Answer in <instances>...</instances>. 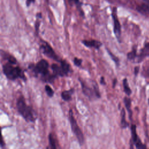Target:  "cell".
<instances>
[{
  "mask_svg": "<svg viewBox=\"0 0 149 149\" xmlns=\"http://www.w3.org/2000/svg\"><path fill=\"white\" fill-rule=\"evenodd\" d=\"M28 69L33 73L36 78L40 77L41 80L45 83H52L57 78L53 73L49 70V63L44 59H42L36 63H31L28 66Z\"/></svg>",
  "mask_w": 149,
  "mask_h": 149,
  "instance_id": "cell-1",
  "label": "cell"
},
{
  "mask_svg": "<svg viewBox=\"0 0 149 149\" xmlns=\"http://www.w3.org/2000/svg\"><path fill=\"white\" fill-rule=\"evenodd\" d=\"M79 81L81 84L82 90L83 95L90 100L93 101L101 98V96L99 87L96 81L93 80L87 81L81 78H79Z\"/></svg>",
  "mask_w": 149,
  "mask_h": 149,
  "instance_id": "cell-2",
  "label": "cell"
},
{
  "mask_svg": "<svg viewBox=\"0 0 149 149\" xmlns=\"http://www.w3.org/2000/svg\"><path fill=\"white\" fill-rule=\"evenodd\" d=\"M17 108L18 113L27 122H35L37 117L33 108L28 106L23 96L21 95L17 101Z\"/></svg>",
  "mask_w": 149,
  "mask_h": 149,
  "instance_id": "cell-3",
  "label": "cell"
},
{
  "mask_svg": "<svg viewBox=\"0 0 149 149\" xmlns=\"http://www.w3.org/2000/svg\"><path fill=\"white\" fill-rule=\"evenodd\" d=\"M8 62L3 65V71L6 78L14 81L18 79H21L24 82H26L27 78L25 74V71L19 66H15Z\"/></svg>",
  "mask_w": 149,
  "mask_h": 149,
  "instance_id": "cell-4",
  "label": "cell"
},
{
  "mask_svg": "<svg viewBox=\"0 0 149 149\" xmlns=\"http://www.w3.org/2000/svg\"><path fill=\"white\" fill-rule=\"evenodd\" d=\"M69 120L72 132L74 135L76 136L80 146H82L85 143L84 135L81 129L79 126L75 118L73 116V113L72 109H70L69 111Z\"/></svg>",
  "mask_w": 149,
  "mask_h": 149,
  "instance_id": "cell-5",
  "label": "cell"
},
{
  "mask_svg": "<svg viewBox=\"0 0 149 149\" xmlns=\"http://www.w3.org/2000/svg\"><path fill=\"white\" fill-rule=\"evenodd\" d=\"M59 64L52 63L51 65V69L53 74L56 78L67 77L71 72L70 64L65 59H62Z\"/></svg>",
  "mask_w": 149,
  "mask_h": 149,
  "instance_id": "cell-6",
  "label": "cell"
},
{
  "mask_svg": "<svg viewBox=\"0 0 149 149\" xmlns=\"http://www.w3.org/2000/svg\"><path fill=\"white\" fill-rule=\"evenodd\" d=\"M40 50L41 52L48 58L60 63L62 59L60 58L55 52L52 47L46 41L41 40V44L40 46Z\"/></svg>",
  "mask_w": 149,
  "mask_h": 149,
  "instance_id": "cell-7",
  "label": "cell"
},
{
  "mask_svg": "<svg viewBox=\"0 0 149 149\" xmlns=\"http://www.w3.org/2000/svg\"><path fill=\"white\" fill-rule=\"evenodd\" d=\"M117 8L114 7L112 10V18L114 22V33L115 35L116 38L117 39L119 42L121 41V26L119 19L117 16Z\"/></svg>",
  "mask_w": 149,
  "mask_h": 149,
  "instance_id": "cell-8",
  "label": "cell"
},
{
  "mask_svg": "<svg viewBox=\"0 0 149 149\" xmlns=\"http://www.w3.org/2000/svg\"><path fill=\"white\" fill-rule=\"evenodd\" d=\"M131 134H132V140L133 143L136 146V147L137 148L143 149L146 148V146L143 144L140 139L139 138L137 133H136V127L135 125H132L131 126Z\"/></svg>",
  "mask_w": 149,
  "mask_h": 149,
  "instance_id": "cell-9",
  "label": "cell"
},
{
  "mask_svg": "<svg viewBox=\"0 0 149 149\" xmlns=\"http://www.w3.org/2000/svg\"><path fill=\"white\" fill-rule=\"evenodd\" d=\"M82 43L88 48H92L96 50H99L103 46L101 41L97 40H83L82 41Z\"/></svg>",
  "mask_w": 149,
  "mask_h": 149,
  "instance_id": "cell-10",
  "label": "cell"
},
{
  "mask_svg": "<svg viewBox=\"0 0 149 149\" xmlns=\"http://www.w3.org/2000/svg\"><path fill=\"white\" fill-rule=\"evenodd\" d=\"M1 55L2 58L5 61H7V62L14 65H16L17 63V60L16 58L13 55H12L11 54H10V53L7 52L3 50H1Z\"/></svg>",
  "mask_w": 149,
  "mask_h": 149,
  "instance_id": "cell-11",
  "label": "cell"
},
{
  "mask_svg": "<svg viewBox=\"0 0 149 149\" xmlns=\"http://www.w3.org/2000/svg\"><path fill=\"white\" fill-rule=\"evenodd\" d=\"M74 92V89L73 88H72L68 90L63 91L61 94L62 99L65 101H70L72 100V97Z\"/></svg>",
  "mask_w": 149,
  "mask_h": 149,
  "instance_id": "cell-12",
  "label": "cell"
},
{
  "mask_svg": "<svg viewBox=\"0 0 149 149\" xmlns=\"http://www.w3.org/2000/svg\"><path fill=\"white\" fill-rule=\"evenodd\" d=\"M136 10L139 13L143 15H149V6L147 4H143L140 6H138L136 8Z\"/></svg>",
  "mask_w": 149,
  "mask_h": 149,
  "instance_id": "cell-13",
  "label": "cell"
},
{
  "mask_svg": "<svg viewBox=\"0 0 149 149\" xmlns=\"http://www.w3.org/2000/svg\"><path fill=\"white\" fill-rule=\"evenodd\" d=\"M121 126L122 128L125 129L128 126L129 123L126 121V112H125V111L124 108H122L121 110Z\"/></svg>",
  "mask_w": 149,
  "mask_h": 149,
  "instance_id": "cell-14",
  "label": "cell"
},
{
  "mask_svg": "<svg viewBox=\"0 0 149 149\" xmlns=\"http://www.w3.org/2000/svg\"><path fill=\"white\" fill-rule=\"evenodd\" d=\"M123 103H124L125 107H126V110H127V111L129 113V119L131 120L132 119V110H131V108H130L131 100L129 98L125 97L123 99Z\"/></svg>",
  "mask_w": 149,
  "mask_h": 149,
  "instance_id": "cell-15",
  "label": "cell"
},
{
  "mask_svg": "<svg viewBox=\"0 0 149 149\" xmlns=\"http://www.w3.org/2000/svg\"><path fill=\"white\" fill-rule=\"evenodd\" d=\"M149 55V43H147L145 45L143 48L141 50V52L139 56V62L141 61L145 57Z\"/></svg>",
  "mask_w": 149,
  "mask_h": 149,
  "instance_id": "cell-16",
  "label": "cell"
},
{
  "mask_svg": "<svg viewBox=\"0 0 149 149\" xmlns=\"http://www.w3.org/2000/svg\"><path fill=\"white\" fill-rule=\"evenodd\" d=\"M48 141L50 147L51 148L55 149L57 148V144H56V139L54 138L52 133H50L48 135Z\"/></svg>",
  "mask_w": 149,
  "mask_h": 149,
  "instance_id": "cell-17",
  "label": "cell"
},
{
  "mask_svg": "<svg viewBox=\"0 0 149 149\" xmlns=\"http://www.w3.org/2000/svg\"><path fill=\"white\" fill-rule=\"evenodd\" d=\"M123 90H124L125 93L128 96H130L132 93V90L129 86V84H128L126 78H125L123 80Z\"/></svg>",
  "mask_w": 149,
  "mask_h": 149,
  "instance_id": "cell-18",
  "label": "cell"
},
{
  "mask_svg": "<svg viewBox=\"0 0 149 149\" xmlns=\"http://www.w3.org/2000/svg\"><path fill=\"white\" fill-rule=\"evenodd\" d=\"M106 50H107V51L108 55H110V58H111L112 59V60L115 62V65H116L117 66H119V64H120V61H119V58H118L117 56H115L109 49L106 48Z\"/></svg>",
  "mask_w": 149,
  "mask_h": 149,
  "instance_id": "cell-19",
  "label": "cell"
},
{
  "mask_svg": "<svg viewBox=\"0 0 149 149\" xmlns=\"http://www.w3.org/2000/svg\"><path fill=\"white\" fill-rule=\"evenodd\" d=\"M136 51H137V49H136V47L134 46L132 48V50L129 52V53H128L127 54V58L129 60H133L135 59V58L136 57Z\"/></svg>",
  "mask_w": 149,
  "mask_h": 149,
  "instance_id": "cell-20",
  "label": "cell"
},
{
  "mask_svg": "<svg viewBox=\"0 0 149 149\" xmlns=\"http://www.w3.org/2000/svg\"><path fill=\"white\" fill-rule=\"evenodd\" d=\"M45 91L46 92L47 95L50 97L52 98L54 96V91L53 90V89L50 87V86H49L48 85H46L45 86Z\"/></svg>",
  "mask_w": 149,
  "mask_h": 149,
  "instance_id": "cell-21",
  "label": "cell"
},
{
  "mask_svg": "<svg viewBox=\"0 0 149 149\" xmlns=\"http://www.w3.org/2000/svg\"><path fill=\"white\" fill-rule=\"evenodd\" d=\"M82 62H83V60L82 59L78 58L77 57H74L73 58V63L76 66H78V67L81 66L82 64Z\"/></svg>",
  "mask_w": 149,
  "mask_h": 149,
  "instance_id": "cell-22",
  "label": "cell"
},
{
  "mask_svg": "<svg viewBox=\"0 0 149 149\" xmlns=\"http://www.w3.org/2000/svg\"><path fill=\"white\" fill-rule=\"evenodd\" d=\"M39 19H40V18H37V20H36V23H35V29H36V33L37 34H39V27H40V22L39 21Z\"/></svg>",
  "mask_w": 149,
  "mask_h": 149,
  "instance_id": "cell-23",
  "label": "cell"
},
{
  "mask_svg": "<svg viewBox=\"0 0 149 149\" xmlns=\"http://www.w3.org/2000/svg\"><path fill=\"white\" fill-rule=\"evenodd\" d=\"M35 2V0H26V6L29 7L31 4L34 3Z\"/></svg>",
  "mask_w": 149,
  "mask_h": 149,
  "instance_id": "cell-24",
  "label": "cell"
},
{
  "mask_svg": "<svg viewBox=\"0 0 149 149\" xmlns=\"http://www.w3.org/2000/svg\"><path fill=\"white\" fill-rule=\"evenodd\" d=\"M100 83L101 85H106V82L105 81V79L104 77H101L100 78Z\"/></svg>",
  "mask_w": 149,
  "mask_h": 149,
  "instance_id": "cell-25",
  "label": "cell"
},
{
  "mask_svg": "<svg viewBox=\"0 0 149 149\" xmlns=\"http://www.w3.org/2000/svg\"><path fill=\"white\" fill-rule=\"evenodd\" d=\"M117 78H115L113 81H112V88L114 89L116 85H117Z\"/></svg>",
  "mask_w": 149,
  "mask_h": 149,
  "instance_id": "cell-26",
  "label": "cell"
},
{
  "mask_svg": "<svg viewBox=\"0 0 149 149\" xmlns=\"http://www.w3.org/2000/svg\"><path fill=\"white\" fill-rule=\"evenodd\" d=\"M139 68L138 66H136V67H135V71H134V73H135V74L136 76L137 74H138V73H139Z\"/></svg>",
  "mask_w": 149,
  "mask_h": 149,
  "instance_id": "cell-27",
  "label": "cell"
},
{
  "mask_svg": "<svg viewBox=\"0 0 149 149\" xmlns=\"http://www.w3.org/2000/svg\"><path fill=\"white\" fill-rule=\"evenodd\" d=\"M5 143L4 142V140H3V137L2 136V138H1V147L3 148L4 146H5Z\"/></svg>",
  "mask_w": 149,
  "mask_h": 149,
  "instance_id": "cell-28",
  "label": "cell"
},
{
  "mask_svg": "<svg viewBox=\"0 0 149 149\" xmlns=\"http://www.w3.org/2000/svg\"><path fill=\"white\" fill-rule=\"evenodd\" d=\"M144 1H145L146 3H149V0H144Z\"/></svg>",
  "mask_w": 149,
  "mask_h": 149,
  "instance_id": "cell-29",
  "label": "cell"
},
{
  "mask_svg": "<svg viewBox=\"0 0 149 149\" xmlns=\"http://www.w3.org/2000/svg\"><path fill=\"white\" fill-rule=\"evenodd\" d=\"M148 74H149V69H148Z\"/></svg>",
  "mask_w": 149,
  "mask_h": 149,
  "instance_id": "cell-30",
  "label": "cell"
},
{
  "mask_svg": "<svg viewBox=\"0 0 149 149\" xmlns=\"http://www.w3.org/2000/svg\"><path fill=\"white\" fill-rule=\"evenodd\" d=\"M148 103H149V100H148Z\"/></svg>",
  "mask_w": 149,
  "mask_h": 149,
  "instance_id": "cell-31",
  "label": "cell"
}]
</instances>
